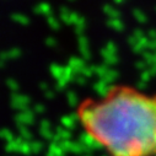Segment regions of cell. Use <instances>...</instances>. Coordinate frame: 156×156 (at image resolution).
Segmentation results:
<instances>
[{"label": "cell", "instance_id": "6da1fadb", "mask_svg": "<svg viewBox=\"0 0 156 156\" xmlns=\"http://www.w3.org/2000/svg\"><path fill=\"white\" fill-rule=\"evenodd\" d=\"M77 115L109 156H156V94L114 86L102 98L83 101Z\"/></svg>", "mask_w": 156, "mask_h": 156}]
</instances>
